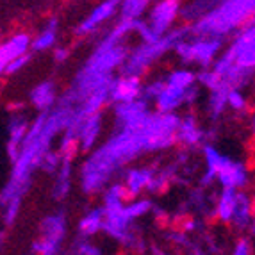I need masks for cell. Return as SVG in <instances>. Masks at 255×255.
Listing matches in <instances>:
<instances>
[{"label": "cell", "instance_id": "1", "mask_svg": "<svg viewBox=\"0 0 255 255\" xmlns=\"http://www.w3.org/2000/svg\"><path fill=\"white\" fill-rule=\"evenodd\" d=\"M255 0H220L202 18L191 21L189 36H225L243 27L254 18Z\"/></svg>", "mask_w": 255, "mask_h": 255}, {"label": "cell", "instance_id": "2", "mask_svg": "<svg viewBox=\"0 0 255 255\" xmlns=\"http://www.w3.org/2000/svg\"><path fill=\"white\" fill-rule=\"evenodd\" d=\"M187 36H189V29L186 25L180 27V29H170L157 41L143 43L141 47L134 48V50H130L127 54L125 61L122 63V75L141 77L146 72L150 64H153L161 55H164L168 50H171L179 39L187 38Z\"/></svg>", "mask_w": 255, "mask_h": 255}, {"label": "cell", "instance_id": "3", "mask_svg": "<svg viewBox=\"0 0 255 255\" xmlns=\"http://www.w3.org/2000/svg\"><path fill=\"white\" fill-rule=\"evenodd\" d=\"M66 236V218L63 213H55L43 218L39 225V238L30 245V250L41 255H55L61 252Z\"/></svg>", "mask_w": 255, "mask_h": 255}, {"label": "cell", "instance_id": "4", "mask_svg": "<svg viewBox=\"0 0 255 255\" xmlns=\"http://www.w3.org/2000/svg\"><path fill=\"white\" fill-rule=\"evenodd\" d=\"M127 54L128 50L124 45V39L113 38L111 34H107L104 41L100 43V47H97V50L93 52L84 68L91 70V72L113 73V70L122 66Z\"/></svg>", "mask_w": 255, "mask_h": 255}, {"label": "cell", "instance_id": "5", "mask_svg": "<svg viewBox=\"0 0 255 255\" xmlns=\"http://www.w3.org/2000/svg\"><path fill=\"white\" fill-rule=\"evenodd\" d=\"M234 55V64L241 68L254 70L255 66V27L254 20L239 27V30L232 38L230 47L227 48Z\"/></svg>", "mask_w": 255, "mask_h": 255}, {"label": "cell", "instance_id": "6", "mask_svg": "<svg viewBox=\"0 0 255 255\" xmlns=\"http://www.w3.org/2000/svg\"><path fill=\"white\" fill-rule=\"evenodd\" d=\"M150 102L145 97H137L128 102H118L115 107V116L118 128L124 130H136L145 125L150 116Z\"/></svg>", "mask_w": 255, "mask_h": 255}, {"label": "cell", "instance_id": "7", "mask_svg": "<svg viewBox=\"0 0 255 255\" xmlns=\"http://www.w3.org/2000/svg\"><path fill=\"white\" fill-rule=\"evenodd\" d=\"M180 5H182V0H159L157 4H153L146 21L155 34L162 36L173 27L180 14Z\"/></svg>", "mask_w": 255, "mask_h": 255}, {"label": "cell", "instance_id": "8", "mask_svg": "<svg viewBox=\"0 0 255 255\" xmlns=\"http://www.w3.org/2000/svg\"><path fill=\"white\" fill-rule=\"evenodd\" d=\"M223 50V38L220 36H193L191 39V63L207 68Z\"/></svg>", "mask_w": 255, "mask_h": 255}, {"label": "cell", "instance_id": "9", "mask_svg": "<svg viewBox=\"0 0 255 255\" xmlns=\"http://www.w3.org/2000/svg\"><path fill=\"white\" fill-rule=\"evenodd\" d=\"M120 2H122V0H104L102 4H98L90 13V16L77 27L75 34L90 36V34H93V32H97V30L100 29V25H104L107 20H111V18L118 13Z\"/></svg>", "mask_w": 255, "mask_h": 255}, {"label": "cell", "instance_id": "10", "mask_svg": "<svg viewBox=\"0 0 255 255\" xmlns=\"http://www.w3.org/2000/svg\"><path fill=\"white\" fill-rule=\"evenodd\" d=\"M216 182L221 184V187H232V189H245L250 182V173L245 162L227 159L216 173Z\"/></svg>", "mask_w": 255, "mask_h": 255}, {"label": "cell", "instance_id": "11", "mask_svg": "<svg viewBox=\"0 0 255 255\" xmlns=\"http://www.w3.org/2000/svg\"><path fill=\"white\" fill-rule=\"evenodd\" d=\"M141 77L134 75H120L118 79H113L109 88V100L111 102H128L134 98L141 97Z\"/></svg>", "mask_w": 255, "mask_h": 255}, {"label": "cell", "instance_id": "12", "mask_svg": "<svg viewBox=\"0 0 255 255\" xmlns=\"http://www.w3.org/2000/svg\"><path fill=\"white\" fill-rule=\"evenodd\" d=\"M102 132V111L93 113V115L86 116L77 128V141H79V150L82 152H90L95 146V143L100 137Z\"/></svg>", "mask_w": 255, "mask_h": 255}, {"label": "cell", "instance_id": "13", "mask_svg": "<svg viewBox=\"0 0 255 255\" xmlns=\"http://www.w3.org/2000/svg\"><path fill=\"white\" fill-rule=\"evenodd\" d=\"M30 50V36L25 32H18L11 36L7 41H0V75H4L5 64L20 54H25Z\"/></svg>", "mask_w": 255, "mask_h": 255}, {"label": "cell", "instance_id": "14", "mask_svg": "<svg viewBox=\"0 0 255 255\" xmlns=\"http://www.w3.org/2000/svg\"><path fill=\"white\" fill-rule=\"evenodd\" d=\"M205 139L204 128L198 125L193 115H187L184 118H179V125H177V141H180L182 145L189 146H198L202 145Z\"/></svg>", "mask_w": 255, "mask_h": 255}, {"label": "cell", "instance_id": "15", "mask_svg": "<svg viewBox=\"0 0 255 255\" xmlns=\"http://www.w3.org/2000/svg\"><path fill=\"white\" fill-rule=\"evenodd\" d=\"M252 198L245 189H239L238 191V200H236V207L232 218H230V225L238 230H247L252 229V223H254V213H252Z\"/></svg>", "mask_w": 255, "mask_h": 255}, {"label": "cell", "instance_id": "16", "mask_svg": "<svg viewBox=\"0 0 255 255\" xmlns=\"http://www.w3.org/2000/svg\"><path fill=\"white\" fill-rule=\"evenodd\" d=\"M29 122L23 115H13V118L9 120V141H7V157L11 162L16 161L20 146L23 143L27 130H29Z\"/></svg>", "mask_w": 255, "mask_h": 255}, {"label": "cell", "instance_id": "17", "mask_svg": "<svg viewBox=\"0 0 255 255\" xmlns=\"http://www.w3.org/2000/svg\"><path fill=\"white\" fill-rule=\"evenodd\" d=\"M184 91L186 90H182V88H177V86L164 82V88L152 100V104L155 106V111L157 113H175L180 106H184Z\"/></svg>", "mask_w": 255, "mask_h": 255}, {"label": "cell", "instance_id": "18", "mask_svg": "<svg viewBox=\"0 0 255 255\" xmlns=\"http://www.w3.org/2000/svg\"><path fill=\"white\" fill-rule=\"evenodd\" d=\"M204 152V161H205V175L202 177V186L207 187L213 182H216V173L220 170L223 162L229 159V155H223L218 148H214L213 145H204L202 146Z\"/></svg>", "mask_w": 255, "mask_h": 255}, {"label": "cell", "instance_id": "19", "mask_svg": "<svg viewBox=\"0 0 255 255\" xmlns=\"http://www.w3.org/2000/svg\"><path fill=\"white\" fill-rule=\"evenodd\" d=\"M153 171H155L153 168H134L128 171L124 184L127 198H134V196H139L141 191H146V186L152 179Z\"/></svg>", "mask_w": 255, "mask_h": 255}, {"label": "cell", "instance_id": "20", "mask_svg": "<svg viewBox=\"0 0 255 255\" xmlns=\"http://www.w3.org/2000/svg\"><path fill=\"white\" fill-rule=\"evenodd\" d=\"M57 36H59V20L52 16L45 23V29L34 39H30V48H32V52L50 50V48H54L57 45Z\"/></svg>", "mask_w": 255, "mask_h": 255}, {"label": "cell", "instance_id": "21", "mask_svg": "<svg viewBox=\"0 0 255 255\" xmlns=\"http://www.w3.org/2000/svg\"><path fill=\"white\" fill-rule=\"evenodd\" d=\"M238 191L239 189L223 187L221 193L218 195V200L214 204V214L221 223H230V218H232L236 207V200H238Z\"/></svg>", "mask_w": 255, "mask_h": 255}, {"label": "cell", "instance_id": "22", "mask_svg": "<svg viewBox=\"0 0 255 255\" xmlns=\"http://www.w3.org/2000/svg\"><path fill=\"white\" fill-rule=\"evenodd\" d=\"M55 184H54V198L55 200H63L66 198L72 189V175H73V161L68 159H61V164L55 171Z\"/></svg>", "mask_w": 255, "mask_h": 255}, {"label": "cell", "instance_id": "23", "mask_svg": "<svg viewBox=\"0 0 255 255\" xmlns=\"http://www.w3.org/2000/svg\"><path fill=\"white\" fill-rule=\"evenodd\" d=\"M104 225V207H95L84 214L77 225L79 236L82 238H93L98 232H102Z\"/></svg>", "mask_w": 255, "mask_h": 255}, {"label": "cell", "instance_id": "24", "mask_svg": "<svg viewBox=\"0 0 255 255\" xmlns=\"http://www.w3.org/2000/svg\"><path fill=\"white\" fill-rule=\"evenodd\" d=\"M30 102L38 111L45 113L50 111L52 106L55 102V86L52 81H45L41 84H38L34 90L30 91Z\"/></svg>", "mask_w": 255, "mask_h": 255}, {"label": "cell", "instance_id": "25", "mask_svg": "<svg viewBox=\"0 0 255 255\" xmlns=\"http://www.w3.org/2000/svg\"><path fill=\"white\" fill-rule=\"evenodd\" d=\"M220 0H193L189 4L180 5V18H184L186 21H195L198 18H202L205 13H209L213 7H216Z\"/></svg>", "mask_w": 255, "mask_h": 255}, {"label": "cell", "instance_id": "26", "mask_svg": "<svg viewBox=\"0 0 255 255\" xmlns=\"http://www.w3.org/2000/svg\"><path fill=\"white\" fill-rule=\"evenodd\" d=\"M152 2L153 0H122V2H120L118 13H120V16L127 18V20L141 18Z\"/></svg>", "mask_w": 255, "mask_h": 255}, {"label": "cell", "instance_id": "27", "mask_svg": "<svg viewBox=\"0 0 255 255\" xmlns=\"http://www.w3.org/2000/svg\"><path fill=\"white\" fill-rule=\"evenodd\" d=\"M227 91H229V86L225 82L218 86L216 90H211V95H209V111H211V116L214 120L223 115V111L227 109Z\"/></svg>", "mask_w": 255, "mask_h": 255}, {"label": "cell", "instance_id": "28", "mask_svg": "<svg viewBox=\"0 0 255 255\" xmlns=\"http://www.w3.org/2000/svg\"><path fill=\"white\" fill-rule=\"evenodd\" d=\"M152 209H153L152 200H148V198H137V196H134V200L128 202V204H124V213L130 221L146 216Z\"/></svg>", "mask_w": 255, "mask_h": 255}, {"label": "cell", "instance_id": "29", "mask_svg": "<svg viewBox=\"0 0 255 255\" xmlns=\"http://www.w3.org/2000/svg\"><path fill=\"white\" fill-rule=\"evenodd\" d=\"M59 155L61 159H68V161H73L79 152V141H77V134L70 128H64L63 137H61V145H59Z\"/></svg>", "mask_w": 255, "mask_h": 255}, {"label": "cell", "instance_id": "30", "mask_svg": "<svg viewBox=\"0 0 255 255\" xmlns=\"http://www.w3.org/2000/svg\"><path fill=\"white\" fill-rule=\"evenodd\" d=\"M164 82L166 84L177 86V88L186 90V88H189V86L196 82V75L191 70H175V72H171L170 75L166 77Z\"/></svg>", "mask_w": 255, "mask_h": 255}, {"label": "cell", "instance_id": "31", "mask_svg": "<svg viewBox=\"0 0 255 255\" xmlns=\"http://www.w3.org/2000/svg\"><path fill=\"white\" fill-rule=\"evenodd\" d=\"M196 84L211 91V90H216L218 86L223 84V79H221V75H218L211 66H207V68H204L196 75Z\"/></svg>", "mask_w": 255, "mask_h": 255}, {"label": "cell", "instance_id": "32", "mask_svg": "<svg viewBox=\"0 0 255 255\" xmlns=\"http://www.w3.org/2000/svg\"><path fill=\"white\" fill-rule=\"evenodd\" d=\"M21 209V198H11V200L4 202L2 204V220H4V225L11 227L16 221L18 214H20Z\"/></svg>", "mask_w": 255, "mask_h": 255}, {"label": "cell", "instance_id": "33", "mask_svg": "<svg viewBox=\"0 0 255 255\" xmlns=\"http://www.w3.org/2000/svg\"><path fill=\"white\" fill-rule=\"evenodd\" d=\"M227 107H230L236 113H243L248 107L245 93L238 88H229V91H227Z\"/></svg>", "mask_w": 255, "mask_h": 255}, {"label": "cell", "instance_id": "34", "mask_svg": "<svg viewBox=\"0 0 255 255\" xmlns=\"http://www.w3.org/2000/svg\"><path fill=\"white\" fill-rule=\"evenodd\" d=\"M59 164H61L59 152H55V150H50V148L43 153L41 161H39V168H41L43 171H47V173H55L57 168H59Z\"/></svg>", "mask_w": 255, "mask_h": 255}, {"label": "cell", "instance_id": "35", "mask_svg": "<svg viewBox=\"0 0 255 255\" xmlns=\"http://www.w3.org/2000/svg\"><path fill=\"white\" fill-rule=\"evenodd\" d=\"M72 252L73 254H79V255H100L102 254V250H100L97 245H93V243L90 241V238H82V236H79V239L73 243Z\"/></svg>", "mask_w": 255, "mask_h": 255}, {"label": "cell", "instance_id": "36", "mask_svg": "<svg viewBox=\"0 0 255 255\" xmlns=\"http://www.w3.org/2000/svg\"><path fill=\"white\" fill-rule=\"evenodd\" d=\"M29 61H30V54H29V52L16 55V57H13V59L5 64L4 73H5V75H14V73L21 72V70L25 68L27 64H29Z\"/></svg>", "mask_w": 255, "mask_h": 255}, {"label": "cell", "instance_id": "37", "mask_svg": "<svg viewBox=\"0 0 255 255\" xmlns=\"http://www.w3.org/2000/svg\"><path fill=\"white\" fill-rule=\"evenodd\" d=\"M162 88H164V81H162V79H155V81L148 82V84H145L141 88V97H145L146 100L152 104V100L157 97Z\"/></svg>", "mask_w": 255, "mask_h": 255}, {"label": "cell", "instance_id": "38", "mask_svg": "<svg viewBox=\"0 0 255 255\" xmlns=\"http://www.w3.org/2000/svg\"><path fill=\"white\" fill-rule=\"evenodd\" d=\"M232 254L234 255H250L252 254V241L248 238H241L236 247L232 248Z\"/></svg>", "mask_w": 255, "mask_h": 255}, {"label": "cell", "instance_id": "39", "mask_svg": "<svg viewBox=\"0 0 255 255\" xmlns=\"http://www.w3.org/2000/svg\"><path fill=\"white\" fill-rule=\"evenodd\" d=\"M70 57V48L68 47H54V59L55 63H64Z\"/></svg>", "mask_w": 255, "mask_h": 255}, {"label": "cell", "instance_id": "40", "mask_svg": "<svg viewBox=\"0 0 255 255\" xmlns=\"http://www.w3.org/2000/svg\"><path fill=\"white\" fill-rule=\"evenodd\" d=\"M198 229V221L195 220V218H189V220H186V223H184V232H195V230Z\"/></svg>", "mask_w": 255, "mask_h": 255}, {"label": "cell", "instance_id": "41", "mask_svg": "<svg viewBox=\"0 0 255 255\" xmlns=\"http://www.w3.org/2000/svg\"><path fill=\"white\" fill-rule=\"evenodd\" d=\"M4 247H5V232L0 230V254L4 252Z\"/></svg>", "mask_w": 255, "mask_h": 255}, {"label": "cell", "instance_id": "42", "mask_svg": "<svg viewBox=\"0 0 255 255\" xmlns=\"http://www.w3.org/2000/svg\"><path fill=\"white\" fill-rule=\"evenodd\" d=\"M0 41H2V30H0Z\"/></svg>", "mask_w": 255, "mask_h": 255}]
</instances>
